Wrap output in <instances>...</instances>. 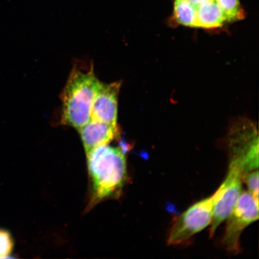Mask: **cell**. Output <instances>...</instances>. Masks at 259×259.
<instances>
[{"instance_id":"6da1fadb","label":"cell","mask_w":259,"mask_h":259,"mask_svg":"<svg viewBox=\"0 0 259 259\" xmlns=\"http://www.w3.org/2000/svg\"><path fill=\"white\" fill-rule=\"evenodd\" d=\"M92 197L88 210L100 202L118 198L127 178V163L121 148L99 146L87 154Z\"/></svg>"},{"instance_id":"7a4b0ae2","label":"cell","mask_w":259,"mask_h":259,"mask_svg":"<svg viewBox=\"0 0 259 259\" xmlns=\"http://www.w3.org/2000/svg\"><path fill=\"white\" fill-rule=\"evenodd\" d=\"M99 82L93 66L89 70L73 68L62 95V121L65 124L79 131L90 121Z\"/></svg>"},{"instance_id":"3957f363","label":"cell","mask_w":259,"mask_h":259,"mask_svg":"<svg viewBox=\"0 0 259 259\" xmlns=\"http://www.w3.org/2000/svg\"><path fill=\"white\" fill-rule=\"evenodd\" d=\"M230 166L240 170L242 177L258 168V135L253 122L241 120L230 130L228 137Z\"/></svg>"},{"instance_id":"277c9868","label":"cell","mask_w":259,"mask_h":259,"mask_svg":"<svg viewBox=\"0 0 259 259\" xmlns=\"http://www.w3.org/2000/svg\"><path fill=\"white\" fill-rule=\"evenodd\" d=\"M215 194L194 204L178 217L171 227L167 244L179 245L189 241L211 223Z\"/></svg>"},{"instance_id":"5b68a950","label":"cell","mask_w":259,"mask_h":259,"mask_svg":"<svg viewBox=\"0 0 259 259\" xmlns=\"http://www.w3.org/2000/svg\"><path fill=\"white\" fill-rule=\"evenodd\" d=\"M258 219V200L248 192H242L232 212L227 218L222 244L227 250L240 252V238L243 231Z\"/></svg>"},{"instance_id":"8992f818","label":"cell","mask_w":259,"mask_h":259,"mask_svg":"<svg viewBox=\"0 0 259 259\" xmlns=\"http://www.w3.org/2000/svg\"><path fill=\"white\" fill-rule=\"evenodd\" d=\"M242 193V174L237 167L229 166L228 175L215 192L213 217L209 229L212 238L219 226L228 218Z\"/></svg>"},{"instance_id":"52a82bcc","label":"cell","mask_w":259,"mask_h":259,"mask_svg":"<svg viewBox=\"0 0 259 259\" xmlns=\"http://www.w3.org/2000/svg\"><path fill=\"white\" fill-rule=\"evenodd\" d=\"M120 88V82H99L93 100L91 119L118 125V100Z\"/></svg>"},{"instance_id":"ba28073f","label":"cell","mask_w":259,"mask_h":259,"mask_svg":"<svg viewBox=\"0 0 259 259\" xmlns=\"http://www.w3.org/2000/svg\"><path fill=\"white\" fill-rule=\"evenodd\" d=\"M78 131L86 154L99 146L109 144L119 134L118 125L113 126L92 119Z\"/></svg>"},{"instance_id":"9c48e42d","label":"cell","mask_w":259,"mask_h":259,"mask_svg":"<svg viewBox=\"0 0 259 259\" xmlns=\"http://www.w3.org/2000/svg\"><path fill=\"white\" fill-rule=\"evenodd\" d=\"M226 22L225 15L215 0H209L197 8L196 28H219Z\"/></svg>"},{"instance_id":"30bf717a","label":"cell","mask_w":259,"mask_h":259,"mask_svg":"<svg viewBox=\"0 0 259 259\" xmlns=\"http://www.w3.org/2000/svg\"><path fill=\"white\" fill-rule=\"evenodd\" d=\"M174 15L178 24L196 28L197 9L189 0H175Z\"/></svg>"},{"instance_id":"8fae6325","label":"cell","mask_w":259,"mask_h":259,"mask_svg":"<svg viewBox=\"0 0 259 259\" xmlns=\"http://www.w3.org/2000/svg\"><path fill=\"white\" fill-rule=\"evenodd\" d=\"M224 14L226 22H235L244 18V12L239 0H215Z\"/></svg>"},{"instance_id":"7c38bea8","label":"cell","mask_w":259,"mask_h":259,"mask_svg":"<svg viewBox=\"0 0 259 259\" xmlns=\"http://www.w3.org/2000/svg\"><path fill=\"white\" fill-rule=\"evenodd\" d=\"M242 183H245L250 192L254 198L258 200V170L250 171L242 177Z\"/></svg>"},{"instance_id":"4fadbf2b","label":"cell","mask_w":259,"mask_h":259,"mask_svg":"<svg viewBox=\"0 0 259 259\" xmlns=\"http://www.w3.org/2000/svg\"><path fill=\"white\" fill-rule=\"evenodd\" d=\"M14 242L9 232L0 230V258H11L8 256L12 251Z\"/></svg>"},{"instance_id":"5bb4252c","label":"cell","mask_w":259,"mask_h":259,"mask_svg":"<svg viewBox=\"0 0 259 259\" xmlns=\"http://www.w3.org/2000/svg\"><path fill=\"white\" fill-rule=\"evenodd\" d=\"M189 1L192 3V4L195 6L197 9V7H199V6L203 4V3L209 1V0H189Z\"/></svg>"}]
</instances>
